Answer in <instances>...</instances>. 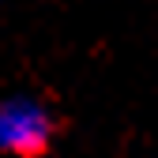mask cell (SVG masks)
Listing matches in <instances>:
<instances>
[{
    "mask_svg": "<svg viewBox=\"0 0 158 158\" xmlns=\"http://www.w3.org/2000/svg\"><path fill=\"white\" fill-rule=\"evenodd\" d=\"M53 139V117L34 98H8L0 102V151L8 154H42Z\"/></svg>",
    "mask_w": 158,
    "mask_h": 158,
    "instance_id": "obj_1",
    "label": "cell"
}]
</instances>
